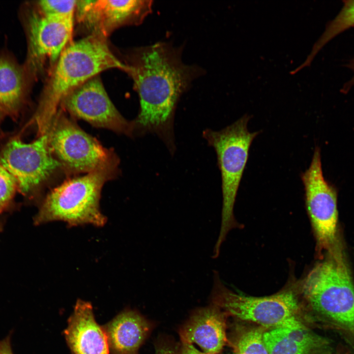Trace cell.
Wrapping results in <instances>:
<instances>
[{"instance_id":"obj_1","label":"cell","mask_w":354,"mask_h":354,"mask_svg":"<svg viewBox=\"0 0 354 354\" xmlns=\"http://www.w3.org/2000/svg\"><path fill=\"white\" fill-rule=\"evenodd\" d=\"M126 64L140 102L139 112L132 121L134 135L155 134L174 153L177 103L202 71L183 62L180 49L162 42L137 48Z\"/></svg>"},{"instance_id":"obj_2","label":"cell","mask_w":354,"mask_h":354,"mask_svg":"<svg viewBox=\"0 0 354 354\" xmlns=\"http://www.w3.org/2000/svg\"><path fill=\"white\" fill-rule=\"evenodd\" d=\"M112 68L127 73L129 70L128 65L111 51L106 38L89 34L69 44L56 63L34 115L39 136L47 132L59 105L69 93L99 73Z\"/></svg>"},{"instance_id":"obj_3","label":"cell","mask_w":354,"mask_h":354,"mask_svg":"<svg viewBox=\"0 0 354 354\" xmlns=\"http://www.w3.org/2000/svg\"><path fill=\"white\" fill-rule=\"evenodd\" d=\"M325 253L299 291L315 315L354 339V285L338 239Z\"/></svg>"},{"instance_id":"obj_4","label":"cell","mask_w":354,"mask_h":354,"mask_svg":"<svg viewBox=\"0 0 354 354\" xmlns=\"http://www.w3.org/2000/svg\"><path fill=\"white\" fill-rule=\"evenodd\" d=\"M251 116L245 114L236 121L219 131L204 130L203 136L215 151L221 176L222 207L219 234L213 251L219 253L229 232L238 224L234 215L237 191L254 139L260 131L250 132L247 124Z\"/></svg>"},{"instance_id":"obj_5","label":"cell","mask_w":354,"mask_h":354,"mask_svg":"<svg viewBox=\"0 0 354 354\" xmlns=\"http://www.w3.org/2000/svg\"><path fill=\"white\" fill-rule=\"evenodd\" d=\"M118 166L97 170L64 181L47 195L34 219L35 224L62 221L70 226H102L106 217L99 209L105 183L116 174Z\"/></svg>"},{"instance_id":"obj_6","label":"cell","mask_w":354,"mask_h":354,"mask_svg":"<svg viewBox=\"0 0 354 354\" xmlns=\"http://www.w3.org/2000/svg\"><path fill=\"white\" fill-rule=\"evenodd\" d=\"M213 279L212 304L226 315L255 323L265 328L305 325L298 318L300 303L293 290H285L268 296H253L227 288L217 271L214 272Z\"/></svg>"},{"instance_id":"obj_7","label":"cell","mask_w":354,"mask_h":354,"mask_svg":"<svg viewBox=\"0 0 354 354\" xmlns=\"http://www.w3.org/2000/svg\"><path fill=\"white\" fill-rule=\"evenodd\" d=\"M50 150L62 169L70 173H88L118 165V159L95 138L58 111L46 132Z\"/></svg>"},{"instance_id":"obj_8","label":"cell","mask_w":354,"mask_h":354,"mask_svg":"<svg viewBox=\"0 0 354 354\" xmlns=\"http://www.w3.org/2000/svg\"><path fill=\"white\" fill-rule=\"evenodd\" d=\"M300 177L318 250L326 252L338 239L337 189L324 177L319 147H315L310 165Z\"/></svg>"},{"instance_id":"obj_9","label":"cell","mask_w":354,"mask_h":354,"mask_svg":"<svg viewBox=\"0 0 354 354\" xmlns=\"http://www.w3.org/2000/svg\"><path fill=\"white\" fill-rule=\"evenodd\" d=\"M0 164L24 195L37 190L62 168L50 150L47 133L29 143L12 139L0 152Z\"/></svg>"},{"instance_id":"obj_10","label":"cell","mask_w":354,"mask_h":354,"mask_svg":"<svg viewBox=\"0 0 354 354\" xmlns=\"http://www.w3.org/2000/svg\"><path fill=\"white\" fill-rule=\"evenodd\" d=\"M61 104L71 115L94 126L134 135L133 121H128L118 111L97 76L72 90Z\"/></svg>"},{"instance_id":"obj_11","label":"cell","mask_w":354,"mask_h":354,"mask_svg":"<svg viewBox=\"0 0 354 354\" xmlns=\"http://www.w3.org/2000/svg\"><path fill=\"white\" fill-rule=\"evenodd\" d=\"M74 27V15L31 13L28 19V73H35L46 60L56 63L68 45Z\"/></svg>"},{"instance_id":"obj_12","label":"cell","mask_w":354,"mask_h":354,"mask_svg":"<svg viewBox=\"0 0 354 354\" xmlns=\"http://www.w3.org/2000/svg\"><path fill=\"white\" fill-rule=\"evenodd\" d=\"M149 0H77L78 21L90 31L106 38L121 26L138 25L151 12Z\"/></svg>"},{"instance_id":"obj_13","label":"cell","mask_w":354,"mask_h":354,"mask_svg":"<svg viewBox=\"0 0 354 354\" xmlns=\"http://www.w3.org/2000/svg\"><path fill=\"white\" fill-rule=\"evenodd\" d=\"M226 315L213 304L197 310L180 328L181 342L195 344L206 354H219L227 341Z\"/></svg>"},{"instance_id":"obj_14","label":"cell","mask_w":354,"mask_h":354,"mask_svg":"<svg viewBox=\"0 0 354 354\" xmlns=\"http://www.w3.org/2000/svg\"><path fill=\"white\" fill-rule=\"evenodd\" d=\"M64 335L72 354H109L106 334L88 302L77 301Z\"/></svg>"},{"instance_id":"obj_15","label":"cell","mask_w":354,"mask_h":354,"mask_svg":"<svg viewBox=\"0 0 354 354\" xmlns=\"http://www.w3.org/2000/svg\"><path fill=\"white\" fill-rule=\"evenodd\" d=\"M263 339L269 354H334L329 342L305 325L265 331Z\"/></svg>"},{"instance_id":"obj_16","label":"cell","mask_w":354,"mask_h":354,"mask_svg":"<svg viewBox=\"0 0 354 354\" xmlns=\"http://www.w3.org/2000/svg\"><path fill=\"white\" fill-rule=\"evenodd\" d=\"M152 328L139 312L126 309L103 327L113 354H138V350Z\"/></svg>"},{"instance_id":"obj_17","label":"cell","mask_w":354,"mask_h":354,"mask_svg":"<svg viewBox=\"0 0 354 354\" xmlns=\"http://www.w3.org/2000/svg\"><path fill=\"white\" fill-rule=\"evenodd\" d=\"M28 73L11 56L0 54V114H18L27 91Z\"/></svg>"},{"instance_id":"obj_18","label":"cell","mask_w":354,"mask_h":354,"mask_svg":"<svg viewBox=\"0 0 354 354\" xmlns=\"http://www.w3.org/2000/svg\"><path fill=\"white\" fill-rule=\"evenodd\" d=\"M337 14L325 25V29L314 44L305 60L296 69L290 72L294 75L305 67L309 66L322 49L333 39L344 31L354 27V0H344Z\"/></svg>"},{"instance_id":"obj_19","label":"cell","mask_w":354,"mask_h":354,"mask_svg":"<svg viewBox=\"0 0 354 354\" xmlns=\"http://www.w3.org/2000/svg\"><path fill=\"white\" fill-rule=\"evenodd\" d=\"M265 329L260 326L242 332L234 344L237 354H269L263 339Z\"/></svg>"},{"instance_id":"obj_20","label":"cell","mask_w":354,"mask_h":354,"mask_svg":"<svg viewBox=\"0 0 354 354\" xmlns=\"http://www.w3.org/2000/svg\"><path fill=\"white\" fill-rule=\"evenodd\" d=\"M77 0H45L37 3L39 12L51 15H74Z\"/></svg>"},{"instance_id":"obj_21","label":"cell","mask_w":354,"mask_h":354,"mask_svg":"<svg viewBox=\"0 0 354 354\" xmlns=\"http://www.w3.org/2000/svg\"><path fill=\"white\" fill-rule=\"evenodd\" d=\"M17 185L12 175L0 164V211L13 197Z\"/></svg>"},{"instance_id":"obj_22","label":"cell","mask_w":354,"mask_h":354,"mask_svg":"<svg viewBox=\"0 0 354 354\" xmlns=\"http://www.w3.org/2000/svg\"><path fill=\"white\" fill-rule=\"evenodd\" d=\"M158 354H206L199 351L193 345L181 343L176 347L162 346L158 347Z\"/></svg>"},{"instance_id":"obj_23","label":"cell","mask_w":354,"mask_h":354,"mask_svg":"<svg viewBox=\"0 0 354 354\" xmlns=\"http://www.w3.org/2000/svg\"><path fill=\"white\" fill-rule=\"evenodd\" d=\"M345 66L352 71V76L351 79L344 84L340 89V91L344 94L347 93L354 87V58L350 59Z\"/></svg>"},{"instance_id":"obj_24","label":"cell","mask_w":354,"mask_h":354,"mask_svg":"<svg viewBox=\"0 0 354 354\" xmlns=\"http://www.w3.org/2000/svg\"><path fill=\"white\" fill-rule=\"evenodd\" d=\"M0 354H13L9 337L0 340Z\"/></svg>"},{"instance_id":"obj_25","label":"cell","mask_w":354,"mask_h":354,"mask_svg":"<svg viewBox=\"0 0 354 354\" xmlns=\"http://www.w3.org/2000/svg\"><path fill=\"white\" fill-rule=\"evenodd\" d=\"M246 354V353H239V354Z\"/></svg>"},{"instance_id":"obj_26","label":"cell","mask_w":354,"mask_h":354,"mask_svg":"<svg viewBox=\"0 0 354 354\" xmlns=\"http://www.w3.org/2000/svg\"><path fill=\"white\" fill-rule=\"evenodd\" d=\"M156 354H158L156 353Z\"/></svg>"}]
</instances>
